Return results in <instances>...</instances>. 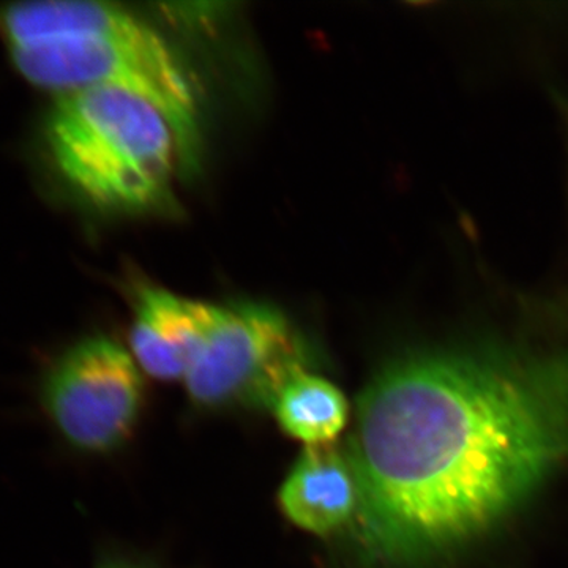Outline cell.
Returning a JSON list of instances; mask_svg holds the SVG:
<instances>
[{
	"mask_svg": "<svg viewBox=\"0 0 568 568\" xmlns=\"http://www.w3.org/2000/svg\"><path fill=\"white\" fill-rule=\"evenodd\" d=\"M0 29L21 77L55 95L92 88L136 93L166 115L183 174L200 166L201 97L163 33L118 3L48 0L11 3Z\"/></svg>",
	"mask_w": 568,
	"mask_h": 568,
	"instance_id": "obj_2",
	"label": "cell"
},
{
	"mask_svg": "<svg viewBox=\"0 0 568 568\" xmlns=\"http://www.w3.org/2000/svg\"><path fill=\"white\" fill-rule=\"evenodd\" d=\"M310 372L301 335L275 306L219 305L186 390L204 407L274 406L293 377Z\"/></svg>",
	"mask_w": 568,
	"mask_h": 568,
	"instance_id": "obj_4",
	"label": "cell"
},
{
	"mask_svg": "<svg viewBox=\"0 0 568 568\" xmlns=\"http://www.w3.org/2000/svg\"><path fill=\"white\" fill-rule=\"evenodd\" d=\"M276 420L283 432L306 447L335 444L349 422V403L331 381L304 372L276 396Z\"/></svg>",
	"mask_w": 568,
	"mask_h": 568,
	"instance_id": "obj_8",
	"label": "cell"
},
{
	"mask_svg": "<svg viewBox=\"0 0 568 568\" xmlns=\"http://www.w3.org/2000/svg\"><path fill=\"white\" fill-rule=\"evenodd\" d=\"M44 140L55 170L82 200L103 211L166 212L183 174L166 115L136 93L112 88L63 93Z\"/></svg>",
	"mask_w": 568,
	"mask_h": 568,
	"instance_id": "obj_3",
	"label": "cell"
},
{
	"mask_svg": "<svg viewBox=\"0 0 568 568\" xmlns=\"http://www.w3.org/2000/svg\"><path fill=\"white\" fill-rule=\"evenodd\" d=\"M278 503L293 525L315 536H332L357 519V480L345 447H306L284 478Z\"/></svg>",
	"mask_w": 568,
	"mask_h": 568,
	"instance_id": "obj_7",
	"label": "cell"
},
{
	"mask_svg": "<svg viewBox=\"0 0 568 568\" xmlns=\"http://www.w3.org/2000/svg\"><path fill=\"white\" fill-rule=\"evenodd\" d=\"M133 308L130 353L142 372L160 381H185L219 305L140 284L134 287Z\"/></svg>",
	"mask_w": 568,
	"mask_h": 568,
	"instance_id": "obj_6",
	"label": "cell"
},
{
	"mask_svg": "<svg viewBox=\"0 0 568 568\" xmlns=\"http://www.w3.org/2000/svg\"><path fill=\"white\" fill-rule=\"evenodd\" d=\"M362 544L416 566L499 525L568 463V349L487 343L392 358L345 447Z\"/></svg>",
	"mask_w": 568,
	"mask_h": 568,
	"instance_id": "obj_1",
	"label": "cell"
},
{
	"mask_svg": "<svg viewBox=\"0 0 568 568\" xmlns=\"http://www.w3.org/2000/svg\"><path fill=\"white\" fill-rule=\"evenodd\" d=\"M142 369L126 347L99 335L82 339L51 366L41 403L71 447L102 454L121 446L142 406Z\"/></svg>",
	"mask_w": 568,
	"mask_h": 568,
	"instance_id": "obj_5",
	"label": "cell"
},
{
	"mask_svg": "<svg viewBox=\"0 0 568 568\" xmlns=\"http://www.w3.org/2000/svg\"><path fill=\"white\" fill-rule=\"evenodd\" d=\"M97 568H149V567H144L140 562H134V560L115 558V559L103 560V562L100 564V566Z\"/></svg>",
	"mask_w": 568,
	"mask_h": 568,
	"instance_id": "obj_9",
	"label": "cell"
}]
</instances>
